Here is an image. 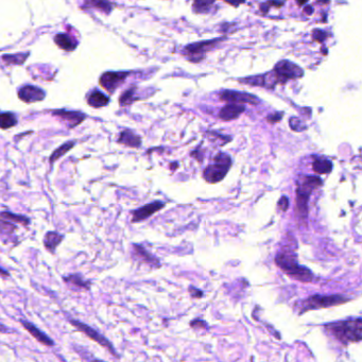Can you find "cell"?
<instances>
[{"label":"cell","instance_id":"obj_1","mask_svg":"<svg viewBox=\"0 0 362 362\" xmlns=\"http://www.w3.org/2000/svg\"><path fill=\"white\" fill-rule=\"evenodd\" d=\"M275 264L291 279L301 283L312 282V272L308 268L298 264L296 254L294 252H283L277 254L275 257Z\"/></svg>","mask_w":362,"mask_h":362},{"label":"cell","instance_id":"obj_2","mask_svg":"<svg viewBox=\"0 0 362 362\" xmlns=\"http://www.w3.org/2000/svg\"><path fill=\"white\" fill-rule=\"evenodd\" d=\"M323 181L320 176L304 175L297 180L296 186V207L297 214L302 219H306L308 215V203L313 190L320 188Z\"/></svg>","mask_w":362,"mask_h":362},{"label":"cell","instance_id":"obj_3","mask_svg":"<svg viewBox=\"0 0 362 362\" xmlns=\"http://www.w3.org/2000/svg\"><path fill=\"white\" fill-rule=\"evenodd\" d=\"M326 329L334 335L337 340H339L345 345L351 342L357 343L361 341L362 338L361 319L333 323V324L327 325Z\"/></svg>","mask_w":362,"mask_h":362},{"label":"cell","instance_id":"obj_4","mask_svg":"<svg viewBox=\"0 0 362 362\" xmlns=\"http://www.w3.org/2000/svg\"><path fill=\"white\" fill-rule=\"evenodd\" d=\"M214 164L209 165L203 171V179L210 184L221 182L225 178L227 172L232 167V158L226 153L216 154Z\"/></svg>","mask_w":362,"mask_h":362},{"label":"cell","instance_id":"obj_5","mask_svg":"<svg viewBox=\"0 0 362 362\" xmlns=\"http://www.w3.org/2000/svg\"><path fill=\"white\" fill-rule=\"evenodd\" d=\"M349 302V298L342 295H320L314 294L311 295L302 303V312L308 310H315V309H323V308L334 307L338 305L345 304Z\"/></svg>","mask_w":362,"mask_h":362},{"label":"cell","instance_id":"obj_6","mask_svg":"<svg viewBox=\"0 0 362 362\" xmlns=\"http://www.w3.org/2000/svg\"><path fill=\"white\" fill-rule=\"evenodd\" d=\"M67 319H68V322L71 323V324H72V326H73L76 330H79L80 333H82V334H84V335H86V336L90 339V340L95 341V342H96V343H98L100 346H102V348L106 349L107 351H109V352L112 354V355H113L114 357L119 358V356L117 355V352H116V350L114 349V346H113L112 342L109 340V339H106L103 335L100 334L97 329L92 328V327H90L89 325L85 324V323H83V322H81V321H79V320H75V319H73V318H72V317H68Z\"/></svg>","mask_w":362,"mask_h":362},{"label":"cell","instance_id":"obj_7","mask_svg":"<svg viewBox=\"0 0 362 362\" xmlns=\"http://www.w3.org/2000/svg\"><path fill=\"white\" fill-rule=\"evenodd\" d=\"M273 73L277 84H285L289 80L302 78L304 75V71L292 62L283 60L275 65Z\"/></svg>","mask_w":362,"mask_h":362},{"label":"cell","instance_id":"obj_8","mask_svg":"<svg viewBox=\"0 0 362 362\" xmlns=\"http://www.w3.org/2000/svg\"><path fill=\"white\" fill-rule=\"evenodd\" d=\"M129 74V72H106L100 76L99 84L110 94H113L120 85H122Z\"/></svg>","mask_w":362,"mask_h":362},{"label":"cell","instance_id":"obj_9","mask_svg":"<svg viewBox=\"0 0 362 362\" xmlns=\"http://www.w3.org/2000/svg\"><path fill=\"white\" fill-rule=\"evenodd\" d=\"M222 40L223 38H217V40H213V41H204V42L191 44L185 48L184 53L186 56H189V60L191 62H199L204 58L206 52L212 50L215 46L218 45V43H220Z\"/></svg>","mask_w":362,"mask_h":362},{"label":"cell","instance_id":"obj_10","mask_svg":"<svg viewBox=\"0 0 362 362\" xmlns=\"http://www.w3.org/2000/svg\"><path fill=\"white\" fill-rule=\"evenodd\" d=\"M220 99L226 103L257 104L259 102L257 97L248 94V92H242L237 90H223L220 92Z\"/></svg>","mask_w":362,"mask_h":362},{"label":"cell","instance_id":"obj_11","mask_svg":"<svg viewBox=\"0 0 362 362\" xmlns=\"http://www.w3.org/2000/svg\"><path fill=\"white\" fill-rule=\"evenodd\" d=\"M53 116L60 118L65 122L68 129H73L80 126L81 123L86 119V115L80 111H67V110H55L51 111Z\"/></svg>","mask_w":362,"mask_h":362},{"label":"cell","instance_id":"obj_12","mask_svg":"<svg viewBox=\"0 0 362 362\" xmlns=\"http://www.w3.org/2000/svg\"><path fill=\"white\" fill-rule=\"evenodd\" d=\"M17 95L22 102L31 104L43 101L46 97V92L40 87L31 85V84H27V85L21 86L18 89Z\"/></svg>","mask_w":362,"mask_h":362},{"label":"cell","instance_id":"obj_13","mask_svg":"<svg viewBox=\"0 0 362 362\" xmlns=\"http://www.w3.org/2000/svg\"><path fill=\"white\" fill-rule=\"evenodd\" d=\"M165 207V203L160 201H154L152 203L145 204L143 207H140L135 211L132 212V222L137 223L142 222L149 219L151 216H153L155 213L163 210Z\"/></svg>","mask_w":362,"mask_h":362},{"label":"cell","instance_id":"obj_14","mask_svg":"<svg viewBox=\"0 0 362 362\" xmlns=\"http://www.w3.org/2000/svg\"><path fill=\"white\" fill-rule=\"evenodd\" d=\"M19 322H20V324L22 325V327H24L27 330V332L31 336H32L35 339V340H37L38 342H40L41 344H43L45 346H49V348H50V346L55 345V341H53L50 337H48L45 333H43L40 328H37L31 322H29L27 320H24V319L19 320Z\"/></svg>","mask_w":362,"mask_h":362},{"label":"cell","instance_id":"obj_15","mask_svg":"<svg viewBox=\"0 0 362 362\" xmlns=\"http://www.w3.org/2000/svg\"><path fill=\"white\" fill-rule=\"evenodd\" d=\"M63 281L69 288L74 289V290L86 291V290H89L91 287V282L87 281V280H84L83 276L78 273L63 276Z\"/></svg>","mask_w":362,"mask_h":362},{"label":"cell","instance_id":"obj_16","mask_svg":"<svg viewBox=\"0 0 362 362\" xmlns=\"http://www.w3.org/2000/svg\"><path fill=\"white\" fill-rule=\"evenodd\" d=\"M245 107L243 104L229 103L222 107L219 113V118L224 121H230L237 119L244 112Z\"/></svg>","mask_w":362,"mask_h":362},{"label":"cell","instance_id":"obj_17","mask_svg":"<svg viewBox=\"0 0 362 362\" xmlns=\"http://www.w3.org/2000/svg\"><path fill=\"white\" fill-rule=\"evenodd\" d=\"M117 143L126 145V147H129V148L138 149V148H141V145H142V138L140 135L135 134L133 131L123 130L119 134Z\"/></svg>","mask_w":362,"mask_h":362},{"label":"cell","instance_id":"obj_18","mask_svg":"<svg viewBox=\"0 0 362 362\" xmlns=\"http://www.w3.org/2000/svg\"><path fill=\"white\" fill-rule=\"evenodd\" d=\"M86 101H87V104L91 107H94V109H101V107L109 105L110 99L106 95H104L103 92L95 88V89H92L90 92H88V95L86 97Z\"/></svg>","mask_w":362,"mask_h":362},{"label":"cell","instance_id":"obj_19","mask_svg":"<svg viewBox=\"0 0 362 362\" xmlns=\"http://www.w3.org/2000/svg\"><path fill=\"white\" fill-rule=\"evenodd\" d=\"M64 240V235L60 234L55 230H51V232H47L43 239V244L45 249L50 253H55L58 246L61 244V242Z\"/></svg>","mask_w":362,"mask_h":362},{"label":"cell","instance_id":"obj_20","mask_svg":"<svg viewBox=\"0 0 362 362\" xmlns=\"http://www.w3.org/2000/svg\"><path fill=\"white\" fill-rule=\"evenodd\" d=\"M133 250H134L133 253H134L135 257L137 259H140L141 261H143V263L148 264L152 267H160L159 260L154 257L153 255H151L148 251H145L144 246H142L140 244H133Z\"/></svg>","mask_w":362,"mask_h":362},{"label":"cell","instance_id":"obj_21","mask_svg":"<svg viewBox=\"0 0 362 362\" xmlns=\"http://www.w3.org/2000/svg\"><path fill=\"white\" fill-rule=\"evenodd\" d=\"M83 9H96L109 15L113 9L114 3L111 0H84Z\"/></svg>","mask_w":362,"mask_h":362},{"label":"cell","instance_id":"obj_22","mask_svg":"<svg viewBox=\"0 0 362 362\" xmlns=\"http://www.w3.org/2000/svg\"><path fill=\"white\" fill-rule=\"evenodd\" d=\"M53 40L58 47L64 51H73L78 46V43L67 33H58Z\"/></svg>","mask_w":362,"mask_h":362},{"label":"cell","instance_id":"obj_23","mask_svg":"<svg viewBox=\"0 0 362 362\" xmlns=\"http://www.w3.org/2000/svg\"><path fill=\"white\" fill-rule=\"evenodd\" d=\"M333 161L326 158H317L312 163V170L319 174H328L333 171Z\"/></svg>","mask_w":362,"mask_h":362},{"label":"cell","instance_id":"obj_24","mask_svg":"<svg viewBox=\"0 0 362 362\" xmlns=\"http://www.w3.org/2000/svg\"><path fill=\"white\" fill-rule=\"evenodd\" d=\"M76 142L75 141H71V142H66L65 144H63L62 145H60L59 148H57L55 151L52 152V154L49 157V163L52 166L53 164L56 163L57 160H59L62 156H64L66 153H68L71 150H72L74 148Z\"/></svg>","mask_w":362,"mask_h":362},{"label":"cell","instance_id":"obj_25","mask_svg":"<svg viewBox=\"0 0 362 362\" xmlns=\"http://www.w3.org/2000/svg\"><path fill=\"white\" fill-rule=\"evenodd\" d=\"M0 218L6 219V220H9L11 222L16 223V224H19L21 226H25V227L29 226L30 223H31L30 218L27 217V216L16 215L14 213H11V212H1V213H0Z\"/></svg>","mask_w":362,"mask_h":362},{"label":"cell","instance_id":"obj_26","mask_svg":"<svg viewBox=\"0 0 362 362\" xmlns=\"http://www.w3.org/2000/svg\"><path fill=\"white\" fill-rule=\"evenodd\" d=\"M29 52H22V53H14V55H4L2 56L3 63L6 65H22L29 58Z\"/></svg>","mask_w":362,"mask_h":362},{"label":"cell","instance_id":"obj_27","mask_svg":"<svg viewBox=\"0 0 362 362\" xmlns=\"http://www.w3.org/2000/svg\"><path fill=\"white\" fill-rule=\"evenodd\" d=\"M17 117L11 112H0V129L7 130L17 125Z\"/></svg>","mask_w":362,"mask_h":362},{"label":"cell","instance_id":"obj_28","mask_svg":"<svg viewBox=\"0 0 362 362\" xmlns=\"http://www.w3.org/2000/svg\"><path fill=\"white\" fill-rule=\"evenodd\" d=\"M135 95H136V86H131L126 91H123L122 95L119 98L120 106H127L132 104L135 100H137Z\"/></svg>","mask_w":362,"mask_h":362},{"label":"cell","instance_id":"obj_29","mask_svg":"<svg viewBox=\"0 0 362 362\" xmlns=\"http://www.w3.org/2000/svg\"><path fill=\"white\" fill-rule=\"evenodd\" d=\"M16 225H17L16 223L11 222L3 218H0V235H2V236L13 235L17 229Z\"/></svg>","mask_w":362,"mask_h":362},{"label":"cell","instance_id":"obj_30","mask_svg":"<svg viewBox=\"0 0 362 362\" xmlns=\"http://www.w3.org/2000/svg\"><path fill=\"white\" fill-rule=\"evenodd\" d=\"M216 0H195L194 10L196 13L209 12Z\"/></svg>","mask_w":362,"mask_h":362},{"label":"cell","instance_id":"obj_31","mask_svg":"<svg viewBox=\"0 0 362 362\" xmlns=\"http://www.w3.org/2000/svg\"><path fill=\"white\" fill-rule=\"evenodd\" d=\"M289 123L290 128L295 131V132H302V131H305L307 129V127L304 125V122L302 120H299L298 118H291Z\"/></svg>","mask_w":362,"mask_h":362},{"label":"cell","instance_id":"obj_32","mask_svg":"<svg viewBox=\"0 0 362 362\" xmlns=\"http://www.w3.org/2000/svg\"><path fill=\"white\" fill-rule=\"evenodd\" d=\"M289 205H290V202L287 197H282L279 203H277V207H279V210L282 212H287L289 209Z\"/></svg>","mask_w":362,"mask_h":362},{"label":"cell","instance_id":"obj_33","mask_svg":"<svg viewBox=\"0 0 362 362\" xmlns=\"http://www.w3.org/2000/svg\"><path fill=\"white\" fill-rule=\"evenodd\" d=\"M283 4H284V2L280 1V0H268V2H266L265 4L261 5V10H263V12H266L267 7H270L271 5L281 7V6H283Z\"/></svg>","mask_w":362,"mask_h":362},{"label":"cell","instance_id":"obj_34","mask_svg":"<svg viewBox=\"0 0 362 362\" xmlns=\"http://www.w3.org/2000/svg\"><path fill=\"white\" fill-rule=\"evenodd\" d=\"M312 37H313V40L319 41V42L322 43V42H324V40L327 37V35H326L325 32H323V31H321V30H314L313 33H312Z\"/></svg>","mask_w":362,"mask_h":362},{"label":"cell","instance_id":"obj_35","mask_svg":"<svg viewBox=\"0 0 362 362\" xmlns=\"http://www.w3.org/2000/svg\"><path fill=\"white\" fill-rule=\"evenodd\" d=\"M283 113H274V114H272V115H270V116H269L268 118H267V120L269 121V122H271V123H276V122H280L281 120H282V118H283Z\"/></svg>","mask_w":362,"mask_h":362},{"label":"cell","instance_id":"obj_36","mask_svg":"<svg viewBox=\"0 0 362 362\" xmlns=\"http://www.w3.org/2000/svg\"><path fill=\"white\" fill-rule=\"evenodd\" d=\"M223 1L228 3V4H230V5H233L235 7H238L240 4L244 3L245 0H223Z\"/></svg>","mask_w":362,"mask_h":362},{"label":"cell","instance_id":"obj_37","mask_svg":"<svg viewBox=\"0 0 362 362\" xmlns=\"http://www.w3.org/2000/svg\"><path fill=\"white\" fill-rule=\"evenodd\" d=\"M11 333H13V330H11L9 327L0 322V334H11Z\"/></svg>","mask_w":362,"mask_h":362},{"label":"cell","instance_id":"obj_38","mask_svg":"<svg viewBox=\"0 0 362 362\" xmlns=\"http://www.w3.org/2000/svg\"><path fill=\"white\" fill-rule=\"evenodd\" d=\"M0 275H1V276H5V277H9L10 276V272L6 271L5 269H3L1 266H0Z\"/></svg>","mask_w":362,"mask_h":362}]
</instances>
